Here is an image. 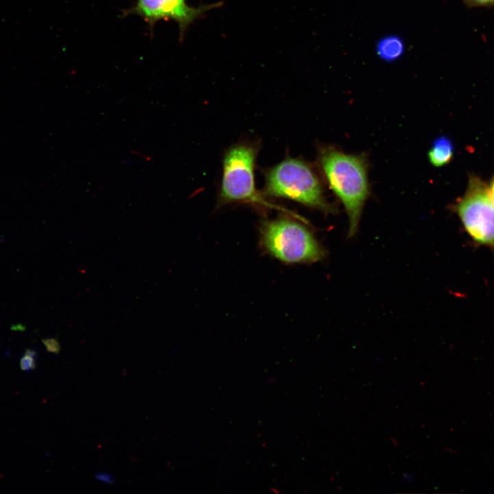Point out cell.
Instances as JSON below:
<instances>
[{
	"label": "cell",
	"instance_id": "cell-9",
	"mask_svg": "<svg viewBox=\"0 0 494 494\" xmlns=\"http://www.w3.org/2000/svg\"><path fill=\"white\" fill-rule=\"evenodd\" d=\"M36 353L32 349H26L24 355L21 358L20 366L21 370L29 371L36 368Z\"/></svg>",
	"mask_w": 494,
	"mask_h": 494
},
{
	"label": "cell",
	"instance_id": "cell-8",
	"mask_svg": "<svg viewBox=\"0 0 494 494\" xmlns=\"http://www.w3.org/2000/svg\"><path fill=\"white\" fill-rule=\"evenodd\" d=\"M402 50V45L397 38L384 40L379 46V52L384 58L391 59L399 56Z\"/></svg>",
	"mask_w": 494,
	"mask_h": 494
},
{
	"label": "cell",
	"instance_id": "cell-10",
	"mask_svg": "<svg viewBox=\"0 0 494 494\" xmlns=\"http://www.w3.org/2000/svg\"><path fill=\"white\" fill-rule=\"evenodd\" d=\"M48 352L58 354L60 351V344L55 338H45L42 340Z\"/></svg>",
	"mask_w": 494,
	"mask_h": 494
},
{
	"label": "cell",
	"instance_id": "cell-3",
	"mask_svg": "<svg viewBox=\"0 0 494 494\" xmlns=\"http://www.w3.org/2000/svg\"><path fill=\"white\" fill-rule=\"evenodd\" d=\"M263 175L265 196L290 200L325 213L334 212L317 172L307 161L287 156L265 169Z\"/></svg>",
	"mask_w": 494,
	"mask_h": 494
},
{
	"label": "cell",
	"instance_id": "cell-5",
	"mask_svg": "<svg viewBox=\"0 0 494 494\" xmlns=\"http://www.w3.org/2000/svg\"><path fill=\"white\" fill-rule=\"evenodd\" d=\"M454 209L472 239L494 250V204L481 178L469 176L467 190Z\"/></svg>",
	"mask_w": 494,
	"mask_h": 494
},
{
	"label": "cell",
	"instance_id": "cell-11",
	"mask_svg": "<svg viewBox=\"0 0 494 494\" xmlns=\"http://www.w3.org/2000/svg\"><path fill=\"white\" fill-rule=\"evenodd\" d=\"M471 6H489L494 4V0H463Z\"/></svg>",
	"mask_w": 494,
	"mask_h": 494
},
{
	"label": "cell",
	"instance_id": "cell-7",
	"mask_svg": "<svg viewBox=\"0 0 494 494\" xmlns=\"http://www.w3.org/2000/svg\"><path fill=\"white\" fill-rule=\"evenodd\" d=\"M454 154V147L452 141L445 136L436 139L430 150L428 159L434 167H442L447 165L451 161Z\"/></svg>",
	"mask_w": 494,
	"mask_h": 494
},
{
	"label": "cell",
	"instance_id": "cell-4",
	"mask_svg": "<svg viewBox=\"0 0 494 494\" xmlns=\"http://www.w3.org/2000/svg\"><path fill=\"white\" fill-rule=\"evenodd\" d=\"M303 217L281 216L263 221L260 228L265 250L281 262L311 263L325 257L326 252Z\"/></svg>",
	"mask_w": 494,
	"mask_h": 494
},
{
	"label": "cell",
	"instance_id": "cell-12",
	"mask_svg": "<svg viewBox=\"0 0 494 494\" xmlns=\"http://www.w3.org/2000/svg\"><path fill=\"white\" fill-rule=\"evenodd\" d=\"M95 478L102 482L112 484L115 482V479L110 474L108 473L99 472L95 474Z\"/></svg>",
	"mask_w": 494,
	"mask_h": 494
},
{
	"label": "cell",
	"instance_id": "cell-1",
	"mask_svg": "<svg viewBox=\"0 0 494 494\" xmlns=\"http://www.w3.org/2000/svg\"><path fill=\"white\" fill-rule=\"evenodd\" d=\"M317 161L324 179L344 205L349 237L357 231L364 205L369 196L368 159L364 154H347L329 145H318Z\"/></svg>",
	"mask_w": 494,
	"mask_h": 494
},
{
	"label": "cell",
	"instance_id": "cell-2",
	"mask_svg": "<svg viewBox=\"0 0 494 494\" xmlns=\"http://www.w3.org/2000/svg\"><path fill=\"white\" fill-rule=\"evenodd\" d=\"M259 150V142L245 140L232 145L225 151L217 205L244 203L297 215L268 202L262 192L257 189L254 173Z\"/></svg>",
	"mask_w": 494,
	"mask_h": 494
},
{
	"label": "cell",
	"instance_id": "cell-6",
	"mask_svg": "<svg viewBox=\"0 0 494 494\" xmlns=\"http://www.w3.org/2000/svg\"><path fill=\"white\" fill-rule=\"evenodd\" d=\"M210 6L193 8L185 0H137L130 8L124 11V16L134 14L141 16L152 29L162 19L176 21L183 34L185 29Z\"/></svg>",
	"mask_w": 494,
	"mask_h": 494
},
{
	"label": "cell",
	"instance_id": "cell-13",
	"mask_svg": "<svg viewBox=\"0 0 494 494\" xmlns=\"http://www.w3.org/2000/svg\"><path fill=\"white\" fill-rule=\"evenodd\" d=\"M488 191L489 198L493 204H494V176L493 177L489 185H488Z\"/></svg>",
	"mask_w": 494,
	"mask_h": 494
}]
</instances>
